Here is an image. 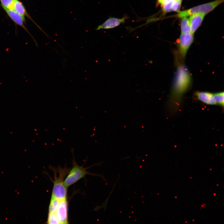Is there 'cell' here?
Instances as JSON below:
<instances>
[{
    "label": "cell",
    "instance_id": "obj_12",
    "mask_svg": "<svg viewBox=\"0 0 224 224\" xmlns=\"http://www.w3.org/2000/svg\"><path fill=\"white\" fill-rule=\"evenodd\" d=\"M181 24L182 34H189L191 33V27L189 20L184 17L182 18Z\"/></svg>",
    "mask_w": 224,
    "mask_h": 224
},
{
    "label": "cell",
    "instance_id": "obj_5",
    "mask_svg": "<svg viewBox=\"0 0 224 224\" xmlns=\"http://www.w3.org/2000/svg\"><path fill=\"white\" fill-rule=\"evenodd\" d=\"M193 34H181L178 41L179 53L182 58L184 59L187 51L194 40Z\"/></svg>",
    "mask_w": 224,
    "mask_h": 224
},
{
    "label": "cell",
    "instance_id": "obj_4",
    "mask_svg": "<svg viewBox=\"0 0 224 224\" xmlns=\"http://www.w3.org/2000/svg\"><path fill=\"white\" fill-rule=\"evenodd\" d=\"M224 0H217L215 1L199 5L189 9L180 12L178 16L180 17H184L195 13L207 14L222 3Z\"/></svg>",
    "mask_w": 224,
    "mask_h": 224
},
{
    "label": "cell",
    "instance_id": "obj_7",
    "mask_svg": "<svg viewBox=\"0 0 224 224\" xmlns=\"http://www.w3.org/2000/svg\"><path fill=\"white\" fill-rule=\"evenodd\" d=\"M55 213L60 224H68V203L67 198L60 200Z\"/></svg>",
    "mask_w": 224,
    "mask_h": 224
},
{
    "label": "cell",
    "instance_id": "obj_13",
    "mask_svg": "<svg viewBox=\"0 0 224 224\" xmlns=\"http://www.w3.org/2000/svg\"><path fill=\"white\" fill-rule=\"evenodd\" d=\"M60 200L51 196L49 207V214L54 213L59 205Z\"/></svg>",
    "mask_w": 224,
    "mask_h": 224
},
{
    "label": "cell",
    "instance_id": "obj_18",
    "mask_svg": "<svg viewBox=\"0 0 224 224\" xmlns=\"http://www.w3.org/2000/svg\"><path fill=\"white\" fill-rule=\"evenodd\" d=\"M173 0H171L170 2L166 4L163 5V9L165 12H168L172 11L171 7Z\"/></svg>",
    "mask_w": 224,
    "mask_h": 224
},
{
    "label": "cell",
    "instance_id": "obj_17",
    "mask_svg": "<svg viewBox=\"0 0 224 224\" xmlns=\"http://www.w3.org/2000/svg\"><path fill=\"white\" fill-rule=\"evenodd\" d=\"M171 10L175 11H178L179 10L181 4V2L177 0H172Z\"/></svg>",
    "mask_w": 224,
    "mask_h": 224
},
{
    "label": "cell",
    "instance_id": "obj_20",
    "mask_svg": "<svg viewBox=\"0 0 224 224\" xmlns=\"http://www.w3.org/2000/svg\"><path fill=\"white\" fill-rule=\"evenodd\" d=\"M177 0L179 1H180V2H181V1H182V0Z\"/></svg>",
    "mask_w": 224,
    "mask_h": 224
},
{
    "label": "cell",
    "instance_id": "obj_19",
    "mask_svg": "<svg viewBox=\"0 0 224 224\" xmlns=\"http://www.w3.org/2000/svg\"><path fill=\"white\" fill-rule=\"evenodd\" d=\"M159 2L162 5H164L168 3L171 0H158Z\"/></svg>",
    "mask_w": 224,
    "mask_h": 224
},
{
    "label": "cell",
    "instance_id": "obj_3",
    "mask_svg": "<svg viewBox=\"0 0 224 224\" xmlns=\"http://www.w3.org/2000/svg\"><path fill=\"white\" fill-rule=\"evenodd\" d=\"M87 170V168L78 166L73 160L72 168L64 180L65 186L68 187L84 178L86 175L90 174Z\"/></svg>",
    "mask_w": 224,
    "mask_h": 224
},
{
    "label": "cell",
    "instance_id": "obj_8",
    "mask_svg": "<svg viewBox=\"0 0 224 224\" xmlns=\"http://www.w3.org/2000/svg\"><path fill=\"white\" fill-rule=\"evenodd\" d=\"M12 8L17 13L25 17H26L31 20L47 36L48 35L39 26L29 15L27 13L23 3L19 0H15L12 6Z\"/></svg>",
    "mask_w": 224,
    "mask_h": 224
},
{
    "label": "cell",
    "instance_id": "obj_16",
    "mask_svg": "<svg viewBox=\"0 0 224 224\" xmlns=\"http://www.w3.org/2000/svg\"><path fill=\"white\" fill-rule=\"evenodd\" d=\"M15 0H0L1 6L2 8H12Z\"/></svg>",
    "mask_w": 224,
    "mask_h": 224
},
{
    "label": "cell",
    "instance_id": "obj_9",
    "mask_svg": "<svg viewBox=\"0 0 224 224\" xmlns=\"http://www.w3.org/2000/svg\"><path fill=\"white\" fill-rule=\"evenodd\" d=\"M126 19V17H125L121 19L115 17L110 18L102 24L96 28V30L114 28L118 26L122 23H124Z\"/></svg>",
    "mask_w": 224,
    "mask_h": 224
},
{
    "label": "cell",
    "instance_id": "obj_15",
    "mask_svg": "<svg viewBox=\"0 0 224 224\" xmlns=\"http://www.w3.org/2000/svg\"><path fill=\"white\" fill-rule=\"evenodd\" d=\"M47 223L48 224H60L55 213L48 214Z\"/></svg>",
    "mask_w": 224,
    "mask_h": 224
},
{
    "label": "cell",
    "instance_id": "obj_11",
    "mask_svg": "<svg viewBox=\"0 0 224 224\" xmlns=\"http://www.w3.org/2000/svg\"><path fill=\"white\" fill-rule=\"evenodd\" d=\"M205 15L201 13H195L191 15L189 21L191 33L193 34L198 28L202 23Z\"/></svg>",
    "mask_w": 224,
    "mask_h": 224
},
{
    "label": "cell",
    "instance_id": "obj_2",
    "mask_svg": "<svg viewBox=\"0 0 224 224\" xmlns=\"http://www.w3.org/2000/svg\"><path fill=\"white\" fill-rule=\"evenodd\" d=\"M58 174L54 173V180L52 196L59 200L67 198V187L64 183L65 177L68 173L66 168H59L56 169Z\"/></svg>",
    "mask_w": 224,
    "mask_h": 224
},
{
    "label": "cell",
    "instance_id": "obj_10",
    "mask_svg": "<svg viewBox=\"0 0 224 224\" xmlns=\"http://www.w3.org/2000/svg\"><path fill=\"white\" fill-rule=\"evenodd\" d=\"M195 95L197 99L203 103L209 105H217L214 93L206 91H197Z\"/></svg>",
    "mask_w": 224,
    "mask_h": 224
},
{
    "label": "cell",
    "instance_id": "obj_14",
    "mask_svg": "<svg viewBox=\"0 0 224 224\" xmlns=\"http://www.w3.org/2000/svg\"><path fill=\"white\" fill-rule=\"evenodd\" d=\"M214 95L217 105H218L223 108L224 104L223 91L214 93Z\"/></svg>",
    "mask_w": 224,
    "mask_h": 224
},
{
    "label": "cell",
    "instance_id": "obj_1",
    "mask_svg": "<svg viewBox=\"0 0 224 224\" xmlns=\"http://www.w3.org/2000/svg\"><path fill=\"white\" fill-rule=\"evenodd\" d=\"M191 82V77L185 65L179 66L173 80L172 87L167 106L171 114L175 113L179 110L183 96L189 89Z\"/></svg>",
    "mask_w": 224,
    "mask_h": 224
},
{
    "label": "cell",
    "instance_id": "obj_6",
    "mask_svg": "<svg viewBox=\"0 0 224 224\" xmlns=\"http://www.w3.org/2000/svg\"><path fill=\"white\" fill-rule=\"evenodd\" d=\"M3 9L11 19L16 24L21 26L30 35L33 39L37 46H38L35 40L29 32L25 25V23H26L25 18L17 13L12 8H4Z\"/></svg>",
    "mask_w": 224,
    "mask_h": 224
}]
</instances>
